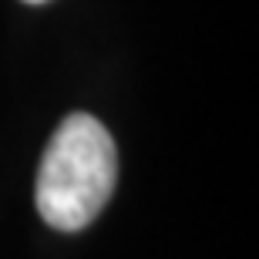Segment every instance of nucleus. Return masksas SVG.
I'll use <instances>...</instances> for the list:
<instances>
[{
  "instance_id": "f257e3e1",
  "label": "nucleus",
  "mask_w": 259,
  "mask_h": 259,
  "mask_svg": "<svg viewBox=\"0 0 259 259\" xmlns=\"http://www.w3.org/2000/svg\"><path fill=\"white\" fill-rule=\"evenodd\" d=\"M118 152L105 125L91 115H71L48 142L37 175V212L48 226L77 232L115 192Z\"/></svg>"
},
{
  "instance_id": "f03ea898",
  "label": "nucleus",
  "mask_w": 259,
  "mask_h": 259,
  "mask_svg": "<svg viewBox=\"0 0 259 259\" xmlns=\"http://www.w3.org/2000/svg\"><path fill=\"white\" fill-rule=\"evenodd\" d=\"M27 4H48V0H27Z\"/></svg>"
}]
</instances>
